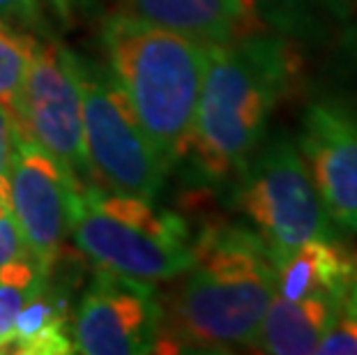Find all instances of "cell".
<instances>
[{
	"instance_id": "1",
	"label": "cell",
	"mask_w": 357,
	"mask_h": 355,
	"mask_svg": "<svg viewBox=\"0 0 357 355\" xmlns=\"http://www.w3.org/2000/svg\"><path fill=\"white\" fill-rule=\"evenodd\" d=\"M305 67L284 35L258 33L210 47L203 88L180 162L201 183H235L265 141L275 109L298 90Z\"/></svg>"
},
{
	"instance_id": "2",
	"label": "cell",
	"mask_w": 357,
	"mask_h": 355,
	"mask_svg": "<svg viewBox=\"0 0 357 355\" xmlns=\"http://www.w3.org/2000/svg\"><path fill=\"white\" fill-rule=\"evenodd\" d=\"M159 296L162 337L171 351L252 349L277 293V266L263 240L238 224H208L194 238V263Z\"/></svg>"
},
{
	"instance_id": "3",
	"label": "cell",
	"mask_w": 357,
	"mask_h": 355,
	"mask_svg": "<svg viewBox=\"0 0 357 355\" xmlns=\"http://www.w3.org/2000/svg\"><path fill=\"white\" fill-rule=\"evenodd\" d=\"M102 40L111 74L157 153L173 169L185 155L192 132L210 44L127 14L104 21Z\"/></svg>"
},
{
	"instance_id": "4",
	"label": "cell",
	"mask_w": 357,
	"mask_h": 355,
	"mask_svg": "<svg viewBox=\"0 0 357 355\" xmlns=\"http://www.w3.org/2000/svg\"><path fill=\"white\" fill-rule=\"evenodd\" d=\"M70 233L100 270L141 282H166L194 263V238L180 215L95 183L74 196Z\"/></svg>"
},
{
	"instance_id": "5",
	"label": "cell",
	"mask_w": 357,
	"mask_h": 355,
	"mask_svg": "<svg viewBox=\"0 0 357 355\" xmlns=\"http://www.w3.org/2000/svg\"><path fill=\"white\" fill-rule=\"evenodd\" d=\"M233 199L275 266L309 240L337 238L298 143L286 134H275L258 146L235 180Z\"/></svg>"
},
{
	"instance_id": "6",
	"label": "cell",
	"mask_w": 357,
	"mask_h": 355,
	"mask_svg": "<svg viewBox=\"0 0 357 355\" xmlns=\"http://www.w3.org/2000/svg\"><path fill=\"white\" fill-rule=\"evenodd\" d=\"M90 180L109 192L153 201L171 166L141 127L125 90L102 65L74 56Z\"/></svg>"
},
{
	"instance_id": "7",
	"label": "cell",
	"mask_w": 357,
	"mask_h": 355,
	"mask_svg": "<svg viewBox=\"0 0 357 355\" xmlns=\"http://www.w3.org/2000/svg\"><path fill=\"white\" fill-rule=\"evenodd\" d=\"M74 54L63 44L33 37L28 51V70L21 90L17 130L47 148L70 169L79 183L90 180V166L83 139V111Z\"/></svg>"
},
{
	"instance_id": "8",
	"label": "cell",
	"mask_w": 357,
	"mask_h": 355,
	"mask_svg": "<svg viewBox=\"0 0 357 355\" xmlns=\"http://www.w3.org/2000/svg\"><path fill=\"white\" fill-rule=\"evenodd\" d=\"M81 185L47 148L21 134L14 125L10 210L26 243L28 259H33L44 275H51L70 236L72 203Z\"/></svg>"
},
{
	"instance_id": "9",
	"label": "cell",
	"mask_w": 357,
	"mask_h": 355,
	"mask_svg": "<svg viewBox=\"0 0 357 355\" xmlns=\"http://www.w3.org/2000/svg\"><path fill=\"white\" fill-rule=\"evenodd\" d=\"M159 337L162 307L155 284L100 270L74 314V353H157Z\"/></svg>"
},
{
	"instance_id": "10",
	"label": "cell",
	"mask_w": 357,
	"mask_h": 355,
	"mask_svg": "<svg viewBox=\"0 0 357 355\" xmlns=\"http://www.w3.org/2000/svg\"><path fill=\"white\" fill-rule=\"evenodd\" d=\"M298 150L332 224L357 233V111L332 95L309 102Z\"/></svg>"
},
{
	"instance_id": "11",
	"label": "cell",
	"mask_w": 357,
	"mask_h": 355,
	"mask_svg": "<svg viewBox=\"0 0 357 355\" xmlns=\"http://www.w3.org/2000/svg\"><path fill=\"white\" fill-rule=\"evenodd\" d=\"M120 14L192 37L196 42L231 44L265 33L254 0H120Z\"/></svg>"
},
{
	"instance_id": "12",
	"label": "cell",
	"mask_w": 357,
	"mask_h": 355,
	"mask_svg": "<svg viewBox=\"0 0 357 355\" xmlns=\"http://www.w3.org/2000/svg\"><path fill=\"white\" fill-rule=\"evenodd\" d=\"M357 277V254L337 238L309 240L277 266V296L330 298L344 305Z\"/></svg>"
},
{
	"instance_id": "13",
	"label": "cell",
	"mask_w": 357,
	"mask_h": 355,
	"mask_svg": "<svg viewBox=\"0 0 357 355\" xmlns=\"http://www.w3.org/2000/svg\"><path fill=\"white\" fill-rule=\"evenodd\" d=\"M339 309L341 302L330 298L288 300L275 293L252 349L272 355L316 353L325 332L339 316Z\"/></svg>"
},
{
	"instance_id": "14",
	"label": "cell",
	"mask_w": 357,
	"mask_h": 355,
	"mask_svg": "<svg viewBox=\"0 0 357 355\" xmlns=\"http://www.w3.org/2000/svg\"><path fill=\"white\" fill-rule=\"evenodd\" d=\"M265 28L288 40L328 42L355 17L357 0H254Z\"/></svg>"
},
{
	"instance_id": "15",
	"label": "cell",
	"mask_w": 357,
	"mask_h": 355,
	"mask_svg": "<svg viewBox=\"0 0 357 355\" xmlns=\"http://www.w3.org/2000/svg\"><path fill=\"white\" fill-rule=\"evenodd\" d=\"M12 346V351L24 355L74 353L67 305L63 298H58L51 291L49 277L42 279V284L37 286L33 296L21 307Z\"/></svg>"
},
{
	"instance_id": "16",
	"label": "cell",
	"mask_w": 357,
	"mask_h": 355,
	"mask_svg": "<svg viewBox=\"0 0 357 355\" xmlns=\"http://www.w3.org/2000/svg\"><path fill=\"white\" fill-rule=\"evenodd\" d=\"M44 277L49 275H44L28 256H19L0 268V353L12 346L21 307L33 296Z\"/></svg>"
},
{
	"instance_id": "17",
	"label": "cell",
	"mask_w": 357,
	"mask_h": 355,
	"mask_svg": "<svg viewBox=\"0 0 357 355\" xmlns=\"http://www.w3.org/2000/svg\"><path fill=\"white\" fill-rule=\"evenodd\" d=\"M33 37V33L10 28L0 21V104L10 111L14 123L19 118L21 90L26 81L28 51Z\"/></svg>"
},
{
	"instance_id": "18",
	"label": "cell",
	"mask_w": 357,
	"mask_h": 355,
	"mask_svg": "<svg viewBox=\"0 0 357 355\" xmlns=\"http://www.w3.org/2000/svg\"><path fill=\"white\" fill-rule=\"evenodd\" d=\"M328 74L332 86L328 95L346 102L357 111V17L339 30Z\"/></svg>"
},
{
	"instance_id": "19",
	"label": "cell",
	"mask_w": 357,
	"mask_h": 355,
	"mask_svg": "<svg viewBox=\"0 0 357 355\" xmlns=\"http://www.w3.org/2000/svg\"><path fill=\"white\" fill-rule=\"evenodd\" d=\"M316 353L321 355H357V314L339 309L330 330L318 344Z\"/></svg>"
},
{
	"instance_id": "20",
	"label": "cell",
	"mask_w": 357,
	"mask_h": 355,
	"mask_svg": "<svg viewBox=\"0 0 357 355\" xmlns=\"http://www.w3.org/2000/svg\"><path fill=\"white\" fill-rule=\"evenodd\" d=\"M0 21L10 28L26 30L33 35H42L47 28L40 0H0Z\"/></svg>"
},
{
	"instance_id": "21",
	"label": "cell",
	"mask_w": 357,
	"mask_h": 355,
	"mask_svg": "<svg viewBox=\"0 0 357 355\" xmlns=\"http://www.w3.org/2000/svg\"><path fill=\"white\" fill-rule=\"evenodd\" d=\"M19 256H28L26 243H24V238H21V231L10 206L0 201V268H3L5 263L19 259Z\"/></svg>"
},
{
	"instance_id": "22",
	"label": "cell",
	"mask_w": 357,
	"mask_h": 355,
	"mask_svg": "<svg viewBox=\"0 0 357 355\" xmlns=\"http://www.w3.org/2000/svg\"><path fill=\"white\" fill-rule=\"evenodd\" d=\"M14 150V120L0 104V201L10 206V166Z\"/></svg>"
},
{
	"instance_id": "23",
	"label": "cell",
	"mask_w": 357,
	"mask_h": 355,
	"mask_svg": "<svg viewBox=\"0 0 357 355\" xmlns=\"http://www.w3.org/2000/svg\"><path fill=\"white\" fill-rule=\"evenodd\" d=\"M81 3H86V0H51V5L56 7L58 17L63 19V21H70L74 10H77Z\"/></svg>"
}]
</instances>
